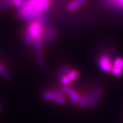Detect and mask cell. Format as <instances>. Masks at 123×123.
<instances>
[{
    "instance_id": "cell-1",
    "label": "cell",
    "mask_w": 123,
    "mask_h": 123,
    "mask_svg": "<svg viewBox=\"0 0 123 123\" xmlns=\"http://www.w3.org/2000/svg\"><path fill=\"white\" fill-rule=\"evenodd\" d=\"M50 6V0H28L25 5L19 9L18 15L21 19L30 22L43 14Z\"/></svg>"
},
{
    "instance_id": "cell-2",
    "label": "cell",
    "mask_w": 123,
    "mask_h": 123,
    "mask_svg": "<svg viewBox=\"0 0 123 123\" xmlns=\"http://www.w3.org/2000/svg\"><path fill=\"white\" fill-rule=\"evenodd\" d=\"M43 31V25L38 20L33 19L28 22L27 27L25 29L24 33L31 37L34 41L39 39L42 37Z\"/></svg>"
},
{
    "instance_id": "cell-3",
    "label": "cell",
    "mask_w": 123,
    "mask_h": 123,
    "mask_svg": "<svg viewBox=\"0 0 123 123\" xmlns=\"http://www.w3.org/2000/svg\"><path fill=\"white\" fill-rule=\"evenodd\" d=\"M56 32L55 31L54 27H53L50 24H49L48 22L43 25L42 35L41 37V39L43 43H50L54 42L56 39Z\"/></svg>"
},
{
    "instance_id": "cell-4",
    "label": "cell",
    "mask_w": 123,
    "mask_h": 123,
    "mask_svg": "<svg viewBox=\"0 0 123 123\" xmlns=\"http://www.w3.org/2000/svg\"><path fill=\"white\" fill-rule=\"evenodd\" d=\"M33 47L35 48V51H36V59H37V65L39 68L43 69L45 68V60H44L43 57V42L41 39H37L34 42Z\"/></svg>"
},
{
    "instance_id": "cell-5",
    "label": "cell",
    "mask_w": 123,
    "mask_h": 123,
    "mask_svg": "<svg viewBox=\"0 0 123 123\" xmlns=\"http://www.w3.org/2000/svg\"><path fill=\"white\" fill-rule=\"evenodd\" d=\"M103 93V88L100 85L96 86L91 93L90 94V99L88 102V107L91 108H93L96 106L99 101L100 100Z\"/></svg>"
},
{
    "instance_id": "cell-6",
    "label": "cell",
    "mask_w": 123,
    "mask_h": 123,
    "mask_svg": "<svg viewBox=\"0 0 123 123\" xmlns=\"http://www.w3.org/2000/svg\"><path fill=\"white\" fill-rule=\"evenodd\" d=\"M98 65L102 71L106 73H111L113 68V63L108 55H101L98 59Z\"/></svg>"
},
{
    "instance_id": "cell-7",
    "label": "cell",
    "mask_w": 123,
    "mask_h": 123,
    "mask_svg": "<svg viewBox=\"0 0 123 123\" xmlns=\"http://www.w3.org/2000/svg\"><path fill=\"white\" fill-rule=\"evenodd\" d=\"M61 89L64 91V93L65 94H67L68 96V97L70 98V99L71 100V102L73 103L78 104L81 96L74 88H72L70 85H62Z\"/></svg>"
},
{
    "instance_id": "cell-8",
    "label": "cell",
    "mask_w": 123,
    "mask_h": 123,
    "mask_svg": "<svg viewBox=\"0 0 123 123\" xmlns=\"http://www.w3.org/2000/svg\"><path fill=\"white\" fill-rule=\"evenodd\" d=\"M87 2V0H72L67 5V10L71 12L75 11L82 6H83Z\"/></svg>"
},
{
    "instance_id": "cell-9",
    "label": "cell",
    "mask_w": 123,
    "mask_h": 123,
    "mask_svg": "<svg viewBox=\"0 0 123 123\" xmlns=\"http://www.w3.org/2000/svg\"><path fill=\"white\" fill-rule=\"evenodd\" d=\"M59 97L56 94L55 89L52 90H48L42 93V98L44 100L47 102H55L56 99Z\"/></svg>"
},
{
    "instance_id": "cell-10",
    "label": "cell",
    "mask_w": 123,
    "mask_h": 123,
    "mask_svg": "<svg viewBox=\"0 0 123 123\" xmlns=\"http://www.w3.org/2000/svg\"><path fill=\"white\" fill-rule=\"evenodd\" d=\"M90 99V93H85L81 97L78 102V106L80 109H85L88 106V102Z\"/></svg>"
},
{
    "instance_id": "cell-11",
    "label": "cell",
    "mask_w": 123,
    "mask_h": 123,
    "mask_svg": "<svg viewBox=\"0 0 123 123\" xmlns=\"http://www.w3.org/2000/svg\"><path fill=\"white\" fill-rule=\"evenodd\" d=\"M71 70V68L68 65H64L62 67H61L57 72V77L60 79L64 76H66Z\"/></svg>"
},
{
    "instance_id": "cell-12",
    "label": "cell",
    "mask_w": 123,
    "mask_h": 123,
    "mask_svg": "<svg viewBox=\"0 0 123 123\" xmlns=\"http://www.w3.org/2000/svg\"><path fill=\"white\" fill-rule=\"evenodd\" d=\"M67 76L69 77L70 80L73 82V81L77 80V79L79 78V76H80V73H79V71H77L76 70L71 69V71H69V73L67 74Z\"/></svg>"
},
{
    "instance_id": "cell-13",
    "label": "cell",
    "mask_w": 123,
    "mask_h": 123,
    "mask_svg": "<svg viewBox=\"0 0 123 123\" xmlns=\"http://www.w3.org/2000/svg\"><path fill=\"white\" fill-rule=\"evenodd\" d=\"M0 75L5 79H10L11 76L9 71L1 63H0Z\"/></svg>"
},
{
    "instance_id": "cell-14",
    "label": "cell",
    "mask_w": 123,
    "mask_h": 123,
    "mask_svg": "<svg viewBox=\"0 0 123 123\" xmlns=\"http://www.w3.org/2000/svg\"><path fill=\"white\" fill-rule=\"evenodd\" d=\"M113 67H115L119 69L123 70V58L122 57H117L114 59L113 62Z\"/></svg>"
},
{
    "instance_id": "cell-15",
    "label": "cell",
    "mask_w": 123,
    "mask_h": 123,
    "mask_svg": "<svg viewBox=\"0 0 123 123\" xmlns=\"http://www.w3.org/2000/svg\"><path fill=\"white\" fill-rule=\"evenodd\" d=\"M60 80V82L61 84L62 85H70V84H71L72 82V81L70 80L69 77L66 75V76H62V78L59 79Z\"/></svg>"
},
{
    "instance_id": "cell-16",
    "label": "cell",
    "mask_w": 123,
    "mask_h": 123,
    "mask_svg": "<svg viewBox=\"0 0 123 123\" xmlns=\"http://www.w3.org/2000/svg\"><path fill=\"white\" fill-rule=\"evenodd\" d=\"M111 73L113 75L117 76H122V74H123V70L119 69V68H115V67H113L112 68Z\"/></svg>"
},
{
    "instance_id": "cell-17",
    "label": "cell",
    "mask_w": 123,
    "mask_h": 123,
    "mask_svg": "<svg viewBox=\"0 0 123 123\" xmlns=\"http://www.w3.org/2000/svg\"><path fill=\"white\" fill-rule=\"evenodd\" d=\"M117 2L120 9H123V0H117Z\"/></svg>"
}]
</instances>
